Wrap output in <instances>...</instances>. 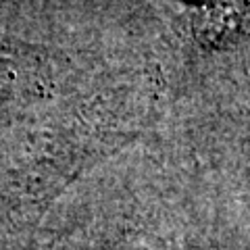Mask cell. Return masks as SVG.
Returning <instances> with one entry per match:
<instances>
[{"label": "cell", "mask_w": 250, "mask_h": 250, "mask_svg": "<svg viewBox=\"0 0 250 250\" xmlns=\"http://www.w3.org/2000/svg\"><path fill=\"white\" fill-rule=\"evenodd\" d=\"M242 0H210L198 17V36L207 42H219L242 25Z\"/></svg>", "instance_id": "1"}]
</instances>
